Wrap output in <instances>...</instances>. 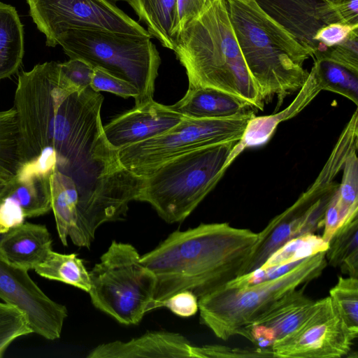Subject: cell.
<instances>
[{"instance_id": "obj_1", "label": "cell", "mask_w": 358, "mask_h": 358, "mask_svg": "<svg viewBox=\"0 0 358 358\" xmlns=\"http://www.w3.org/2000/svg\"><path fill=\"white\" fill-rule=\"evenodd\" d=\"M103 101L102 94L90 87L73 93L55 110L44 131V150L54 159L55 171L76 185V245L87 248L101 224L126 215L144 182L120 164L118 150L107 141L101 119Z\"/></svg>"}, {"instance_id": "obj_2", "label": "cell", "mask_w": 358, "mask_h": 358, "mask_svg": "<svg viewBox=\"0 0 358 358\" xmlns=\"http://www.w3.org/2000/svg\"><path fill=\"white\" fill-rule=\"evenodd\" d=\"M257 239L258 233L227 222L171 233L140 258L157 279L152 310L176 292L199 298L241 275Z\"/></svg>"}, {"instance_id": "obj_3", "label": "cell", "mask_w": 358, "mask_h": 358, "mask_svg": "<svg viewBox=\"0 0 358 358\" xmlns=\"http://www.w3.org/2000/svg\"><path fill=\"white\" fill-rule=\"evenodd\" d=\"M173 51L185 69L188 88L220 90L264 110L265 101L245 64L225 0H215L180 31Z\"/></svg>"}, {"instance_id": "obj_4", "label": "cell", "mask_w": 358, "mask_h": 358, "mask_svg": "<svg viewBox=\"0 0 358 358\" xmlns=\"http://www.w3.org/2000/svg\"><path fill=\"white\" fill-rule=\"evenodd\" d=\"M225 2L247 68L264 101L277 96L278 108L305 83L309 72L303 64L313 54L255 0Z\"/></svg>"}, {"instance_id": "obj_5", "label": "cell", "mask_w": 358, "mask_h": 358, "mask_svg": "<svg viewBox=\"0 0 358 358\" xmlns=\"http://www.w3.org/2000/svg\"><path fill=\"white\" fill-rule=\"evenodd\" d=\"M237 143L206 146L163 164L144 178L136 201L150 203L167 223L183 221L234 161Z\"/></svg>"}, {"instance_id": "obj_6", "label": "cell", "mask_w": 358, "mask_h": 358, "mask_svg": "<svg viewBox=\"0 0 358 358\" xmlns=\"http://www.w3.org/2000/svg\"><path fill=\"white\" fill-rule=\"evenodd\" d=\"M57 44L70 59H81L132 84L138 92L134 106L154 99L161 58L150 38L73 29L60 34Z\"/></svg>"}, {"instance_id": "obj_7", "label": "cell", "mask_w": 358, "mask_h": 358, "mask_svg": "<svg viewBox=\"0 0 358 358\" xmlns=\"http://www.w3.org/2000/svg\"><path fill=\"white\" fill-rule=\"evenodd\" d=\"M327 264L325 252H321L271 280L243 287L223 285L198 298L201 322L224 341L243 336L245 328L271 303L318 278Z\"/></svg>"}, {"instance_id": "obj_8", "label": "cell", "mask_w": 358, "mask_h": 358, "mask_svg": "<svg viewBox=\"0 0 358 358\" xmlns=\"http://www.w3.org/2000/svg\"><path fill=\"white\" fill-rule=\"evenodd\" d=\"M140 258L132 245L113 241L89 272L92 303L124 325L138 324L152 310L157 279Z\"/></svg>"}, {"instance_id": "obj_9", "label": "cell", "mask_w": 358, "mask_h": 358, "mask_svg": "<svg viewBox=\"0 0 358 358\" xmlns=\"http://www.w3.org/2000/svg\"><path fill=\"white\" fill-rule=\"evenodd\" d=\"M255 113L217 119L185 117L166 132L119 150V161L134 176L145 178L177 157L206 146L240 141Z\"/></svg>"}, {"instance_id": "obj_10", "label": "cell", "mask_w": 358, "mask_h": 358, "mask_svg": "<svg viewBox=\"0 0 358 358\" xmlns=\"http://www.w3.org/2000/svg\"><path fill=\"white\" fill-rule=\"evenodd\" d=\"M357 148V140L350 131H342L327 162L311 185L285 210L274 217L258 233V239L242 274L259 268L276 250L289 240L301 236V230L311 206L337 185L335 181L344 163Z\"/></svg>"}, {"instance_id": "obj_11", "label": "cell", "mask_w": 358, "mask_h": 358, "mask_svg": "<svg viewBox=\"0 0 358 358\" xmlns=\"http://www.w3.org/2000/svg\"><path fill=\"white\" fill-rule=\"evenodd\" d=\"M29 14L45 36L48 47L57 45L62 32L73 29H96L145 38L148 31L112 0H26Z\"/></svg>"}, {"instance_id": "obj_12", "label": "cell", "mask_w": 358, "mask_h": 358, "mask_svg": "<svg viewBox=\"0 0 358 358\" xmlns=\"http://www.w3.org/2000/svg\"><path fill=\"white\" fill-rule=\"evenodd\" d=\"M358 332L348 327L330 296L315 301L305 320L275 341V357L339 358L348 354Z\"/></svg>"}, {"instance_id": "obj_13", "label": "cell", "mask_w": 358, "mask_h": 358, "mask_svg": "<svg viewBox=\"0 0 358 358\" xmlns=\"http://www.w3.org/2000/svg\"><path fill=\"white\" fill-rule=\"evenodd\" d=\"M0 299L25 313L33 333L50 341L60 337L68 316L66 307L48 296L28 271L9 264L1 257Z\"/></svg>"}, {"instance_id": "obj_14", "label": "cell", "mask_w": 358, "mask_h": 358, "mask_svg": "<svg viewBox=\"0 0 358 358\" xmlns=\"http://www.w3.org/2000/svg\"><path fill=\"white\" fill-rule=\"evenodd\" d=\"M306 287L296 288L271 303L245 328L243 337L257 348L271 349L275 341L294 331L315 303L304 294Z\"/></svg>"}, {"instance_id": "obj_15", "label": "cell", "mask_w": 358, "mask_h": 358, "mask_svg": "<svg viewBox=\"0 0 358 358\" xmlns=\"http://www.w3.org/2000/svg\"><path fill=\"white\" fill-rule=\"evenodd\" d=\"M184 117L153 99L116 117L103 130L108 143L119 150L166 132Z\"/></svg>"}, {"instance_id": "obj_16", "label": "cell", "mask_w": 358, "mask_h": 358, "mask_svg": "<svg viewBox=\"0 0 358 358\" xmlns=\"http://www.w3.org/2000/svg\"><path fill=\"white\" fill-rule=\"evenodd\" d=\"M272 19L289 32L313 57L319 45L313 38L317 31L332 24L331 3L325 0H255Z\"/></svg>"}, {"instance_id": "obj_17", "label": "cell", "mask_w": 358, "mask_h": 358, "mask_svg": "<svg viewBox=\"0 0 358 358\" xmlns=\"http://www.w3.org/2000/svg\"><path fill=\"white\" fill-rule=\"evenodd\" d=\"M88 358L197 357L196 346L182 335L169 331L148 332L127 341H115L92 349Z\"/></svg>"}, {"instance_id": "obj_18", "label": "cell", "mask_w": 358, "mask_h": 358, "mask_svg": "<svg viewBox=\"0 0 358 358\" xmlns=\"http://www.w3.org/2000/svg\"><path fill=\"white\" fill-rule=\"evenodd\" d=\"M52 240L43 224L24 222L0 236V257L26 271L34 269L52 250Z\"/></svg>"}, {"instance_id": "obj_19", "label": "cell", "mask_w": 358, "mask_h": 358, "mask_svg": "<svg viewBox=\"0 0 358 358\" xmlns=\"http://www.w3.org/2000/svg\"><path fill=\"white\" fill-rule=\"evenodd\" d=\"M169 107L185 117L217 119L257 110L245 100L211 87L188 88L185 96Z\"/></svg>"}, {"instance_id": "obj_20", "label": "cell", "mask_w": 358, "mask_h": 358, "mask_svg": "<svg viewBox=\"0 0 358 358\" xmlns=\"http://www.w3.org/2000/svg\"><path fill=\"white\" fill-rule=\"evenodd\" d=\"M299 91L296 97L285 110L273 115H255L249 121L241 139L234 148V155L236 158L245 148L266 143L280 123L296 116L322 91L312 69Z\"/></svg>"}, {"instance_id": "obj_21", "label": "cell", "mask_w": 358, "mask_h": 358, "mask_svg": "<svg viewBox=\"0 0 358 358\" xmlns=\"http://www.w3.org/2000/svg\"><path fill=\"white\" fill-rule=\"evenodd\" d=\"M50 176L37 172L19 171L3 197L15 202L26 218L44 215L52 210Z\"/></svg>"}, {"instance_id": "obj_22", "label": "cell", "mask_w": 358, "mask_h": 358, "mask_svg": "<svg viewBox=\"0 0 358 358\" xmlns=\"http://www.w3.org/2000/svg\"><path fill=\"white\" fill-rule=\"evenodd\" d=\"M113 1L129 4L151 38L158 40L163 47L173 50L178 29V0Z\"/></svg>"}, {"instance_id": "obj_23", "label": "cell", "mask_w": 358, "mask_h": 358, "mask_svg": "<svg viewBox=\"0 0 358 358\" xmlns=\"http://www.w3.org/2000/svg\"><path fill=\"white\" fill-rule=\"evenodd\" d=\"M52 210L58 236L66 246L68 238L75 245L78 234V195L73 180L54 171L50 176Z\"/></svg>"}, {"instance_id": "obj_24", "label": "cell", "mask_w": 358, "mask_h": 358, "mask_svg": "<svg viewBox=\"0 0 358 358\" xmlns=\"http://www.w3.org/2000/svg\"><path fill=\"white\" fill-rule=\"evenodd\" d=\"M24 52V29L17 11L0 2V80L17 71Z\"/></svg>"}, {"instance_id": "obj_25", "label": "cell", "mask_w": 358, "mask_h": 358, "mask_svg": "<svg viewBox=\"0 0 358 358\" xmlns=\"http://www.w3.org/2000/svg\"><path fill=\"white\" fill-rule=\"evenodd\" d=\"M325 257L331 266L358 278V215L337 229L328 242Z\"/></svg>"}, {"instance_id": "obj_26", "label": "cell", "mask_w": 358, "mask_h": 358, "mask_svg": "<svg viewBox=\"0 0 358 358\" xmlns=\"http://www.w3.org/2000/svg\"><path fill=\"white\" fill-rule=\"evenodd\" d=\"M34 270L46 279L66 283L87 293L90 289L89 271L77 254H62L52 250Z\"/></svg>"}, {"instance_id": "obj_27", "label": "cell", "mask_w": 358, "mask_h": 358, "mask_svg": "<svg viewBox=\"0 0 358 358\" xmlns=\"http://www.w3.org/2000/svg\"><path fill=\"white\" fill-rule=\"evenodd\" d=\"M312 67L321 90L341 94L358 104V73L323 58H314Z\"/></svg>"}, {"instance_id": "obj_28", "label": "cell", "mask_w": 358, "mask_h": 358, "mask_svg": "<svg viewBox=\"0 0 358 358\" xmlns=\"http://www.w3.org/2000/svg\"><path fill=\"white\" fill-rule=\"evenodd\" d=\"M20 166V133L14 108L0 111V175L11 180Z\"/></svg>"}, {"instance_id": "obj_29", "label": "cell", "mask_w": 358, "mask_h": 358, "mask_svg": "<svg viewBox=\"0 0 358 358\" xmlns=\"http://www.w3.org/2000/svg\"><path fill=\"white\" fill-rule=\"evenodd\" d=\"M328 243L322 236L307 234L294 238L272 253L259 267L266 268L300 262L321 252H325Z\"/></svg>"}, {"instance_id": "obj_30", "label": "cell", "mask_w": 358, "mask_h": 358, "mask_svg": "<svg viewBox=\"0 0 358 358\" xmlns=\"http://www.w3.org/2000/svg\"><path fill=\"white\" fill-rule=\"evenodd\" d=\"M341 182L334 195L344 222L358 215V157L357 148L347 157L343 167ZM343 222V223H344Z\"/></svg>"}, {"instance_id": "obj_31", "label": "cell", "mask_w": 358, "mask_h": 358, "mask_svg": "<svg viewBox=\"0 0 358 358\" xmlns=\"http://www.w3.org/2000/svg\"><path fill=\"white\" fill-rule=\"evenodd\" d=\"M329 296L348 327L358 332V278L339 276Z\"/></svg>"}, {"instance_id": "obj_32", "label": "cell", "mask_w": 358, "mask_h": 358, "mask_svg": "<svg viewBox=\"0 0 358 358\" xmlns=\"http://www.w3.org/2000/svg\"><path fill=\"white\" fill-rule=\"evenodd\" d=\"M31 333L24 312L13 305L0 302V357L16 338Z\"/></svg>"}, {"instance_id": "obj_33", "label": "cell", "mask_w": 358, "mask_h": 358, "mask_svg": "<svg viewBox=\"0 0 358 358\" xmlns=\"http://www.w3.org/2000/svg\"><path fill=\"white\" fill-rule=\"evenodd\" d=\"M313 57L330 60L358 73V28L340 44L317 53Z\"/></svg>"}, {"instance_id": "obj_34", "label": "cell", "mask_w": 358, "mask_h": 358, "mask_svg": "<svg viewBox=\"0 0 358 358\" xmlns=\"http://www.w3.org/2000/svg\"><path fill=\"white\" fill-rule=\"evenodd\" d=\"M90 87L95 92H108L123 98L138 96V90L130 83L117 78L104 70L95 67Z\"/></svg>"}, {"instance_id": "obj_35", "label": "cell", "mask_w": 358, "mask_h": 358, "mask_svg": "<svg viewBox=\"0 0 358 358\" xmlns=\"http://www.w3.org/2000/svg\"><path fill=\"white\" fill-rule=\"evenodd\" d=\"M61 73L66 83L76 91H83L90 87L94 67L78 59L59 63Z\"/></svg>"}, {"instance_id": "obj_36", "label": "cell", "mask_w": 358, "mask_h": 358, "mask_svg": "<svg viewBox=\"0 0 358 358\" xmlns=\"http://www.w3.org/2000/svg\"><path fill=\"white\" fill-rule=\"evenodd\" d=\"M197 357H275L271 349L232 348L219 345L196 347Z\"/></svg>"}, {"instance_id": "obj_37", "label": "cell", "mask_w": 358, "mask_h": 358, "mask_svg": "<svg viewBox=\"0 0 358 358\" xmlns=\"http://www.w3.org/2000/svg\"><path fill=\"white\" fill-rule=\"evenodd\" d=\"M358 25L332 23L324 25L314 36V41L319 45L317 53L323 52L344 41ZM316 53V54H317Z\"/></svg>"}, {"instance_id": "obj_38", "label": "cell", "mask_w": 358, "mask_h": 358, "mask_svg": "<svg viewBox=\"0 0 358 358\" xmlns=\"http://www.w3.org/2000/svg\"><path fill=\"white\" fill-rule=\"evenodd\" d=\"M162 307L168 308L180 317H191L199 310L198 297L192 291H180L162 302L160 308Z\"/></svg>"}, {"instance_id": "obj_39", "label": "cell", "mask_w": 358, "mask_h": 358, "mask_svg": "<svg viewBox=\"0 0 358 358\" xmlns=\"http://www.w3.org/2000/svg\"><path fill=\"white\" fill-rule=\"evenodd\" d=\"M21 208L12 200L3 197L0 200V236L24 222Z\"/></svg>"}, {"instance_id": "obj_40", "label": "cell", "mask_w": 358, "mask_h": 358, "mask_svg": "<svg viewBox=\"0 0 358 358\" xmlns=\"http://www.w3.org/2000/svg\"><path fill=\"white\" fill-rule=\"evenodd\" d=\"M214 1L215 0H178L177 34L191 20L206 10Z\"/></svg>"}, {"instance_id": "obj_41", "label": "cell", "mask_w": 358, "mask_h": 358, "mask_svg": "<svg viewBox=\"0 0 358 358\" xmlns=\"http://www.w3.org/2000/svg\"><path fill=\"white\" fill-rule=\"evenodd\" d=\"M335 23L358 25V0H343L331 3Z\"/></svg>"}, {"instance_id": "obj_42", "label": "cell", "mask_w": 358, "mask_h": 358, "mask_svg": "<svg viewBox=\"0 0 358 358\" xmlns=\"http://www.w3.org/2000/svg\"><path fill=\"white\" fill-rule=\"evenodd\" d=\"M11 180L0 175V200L3 196Z\"/></svg>"}, {"instance_id": "obj_43", "label": "cell", "mask_w": 358, "mask_h": 358, "mask_svg": "<svg viewBox=\"0 0 358 358\" xmlns=\"http://www.w3.org/2000/svg\"><path fill=\"white\" fill-rule=\"evenodd\" d=\"M327 2H329V3H338L343 0H325Z\"/></svg>"}]
</instances>
